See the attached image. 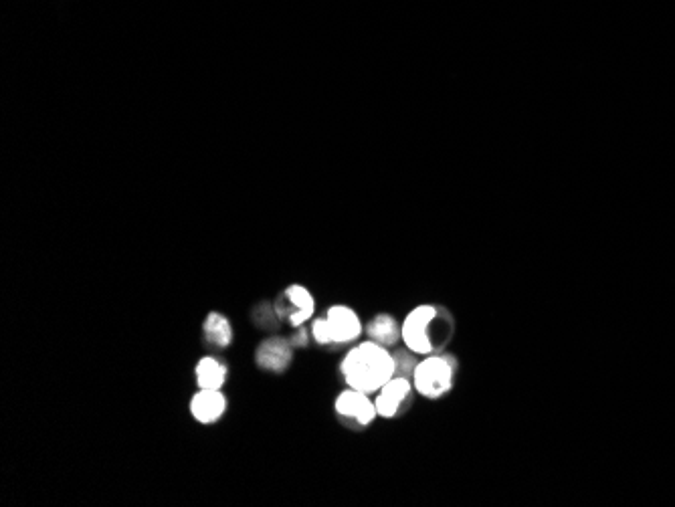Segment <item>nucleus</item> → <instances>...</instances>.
Returning a JSON list of instances; mask_svg holds the SVG:
<instances>
[{
	"label": "nucleus",
	"mask_w": 675,
	"mask_h": 507,
	"mask_svg": "<svg viewBox=\"0 0 675 507\" xmlns=\"http://www.w3.org/2000/svg\"><path fill=\"white\" fill-rule=\"evenodd\" d=\"M439 308L435 306H419L411 310V314L405 318L401 326V338L413 354L429 356L435 354L433 342H431V324L437 318Z\"/></svg>",
	"instance_id": "nucleus-4"
},
{
	"label": "nucleus",
	"mask_w": 675,
	"mask_h": 507,
	"mask_svg": "<svg viewBox=\"0 0 675 507\" xmlns=\"http://www.w3.org/2000/svg\"><path fill=\"white\" fill-rule=\"evenodd\" d=\"M364 326L358 314L348 306H332L326 318H320L312 326V334L318 344H348L358 340Z\"/></svg>",
	"instance_id": "nucleus-3"
},
{
	"label": "nucleus",
	"mask_w": 675,
	"mask_h": 507,
	"mask_svg": "<svg viewBox=\"0 0 675 507\" xmlns=\"http://www.w3.org/2000/svg\"><path fill=\"white\" fill-rule=\"evenodd\" d=\"M289 342H292V346H306L308 344V332L304 328H300V332Z\"/></svg>",
	"instance_id": "nucleus-14"
},
{
	"label": "nucleus",
	"mask_w": 675,
	"mask_h": 507,
	"mask_svg": "<svg viewBox=\"0 0 675 507\" xmlns=\"http://www.w3.org/2000/svg\"><path fill=\"white\" fill-rule=\"evenodd\" d=\"M273 310L279 320L289 322L294 328H302L314 316L316 303L306 287L289 285L275 301Z\"/></svg>",
	"instance_id": "nucleus-5"
},
{
	"label": "nucleus",
	"mask_w": 675,
	"mask_h": 507,
	"mask_svg": "<svg viewBox=\"0 0 675 507\" xmlns=\"http://www.w3.org/2000/svg\"><path fill=\"white\" fill-rule=\"evenodd\" d=\"M411 394H413V386L407 380V376L395 374L387 384H384L378 390V396L374 400L378 417H384V419L397 417L401 413V409L409 402Z\"/></svg>",
	"instance_id": "nucleus-7"
},
{
	"label": "nucleus",
	"mask_w": 675,
	"mask_h": 507,
	"mask_svg": "<svg viewBox=\"0 0 675 507\" xmlns=\"http://www.w3.org/2000/svg\"><path fill=\"white\" fill-rule=\"evenodd\" d=\"M342 374L348 388L362 390L366 394L378 392L397 374L395 354H391L387 346H380L372 340L362 342L346 354Z\"/></svg>",
	"instance_id": "nucleus-1"
},
{
	"label": "nucleus",
	"mask_w": 675,
	"mask_h": 507,
	"mask_svg": "<svg viewBox=\"0 0 675 507\" xmlns=\"http://www.w3.org/2000/svg\"><path fill=\"white\" fill-rule=\"evenodd\" d=\"M413 352H395V362H397V374L399 376H407V374H413L415 372V358L411 356Z\"/></svg>",
	"instance_id": "nucleus-13"
},
{
	"label": "nucleus",
	"mask_w": 675,
	"mask_h": 507,
	"mask_svg": "<svg viewBox=\"0 0 675 507\" xmlns=\"http://www.w3.org/2000/svg\"><path fill=\"white\" fill-rule=\"evenodd\" d=\"M366 336L368 340L380 344V346H395L401 340V326L399 322L389 314H378L366 324Z\"/></svg>",
	"instance_id": "nucleus-10"
},
{
	"label": "nucleus",
	"mask_w": 675,
	"mask_h": 507,
	"mask_svg": "<svg viewBox=\"0 0 675 507\" xmlns=\"http://www.w3.org/2000/svg\"><path fill=\"white\" fill-rule=\"evenodd\" d=\"M205 338L209 340L211 346H217V348H227L233 340V330H231V324L229 320L223 316V314H217V312H211L205 320Z\"/></svg>",
	"instance_id": "nucleus-12"
},
{
	"label": "nucleus",
	"mask_w": 675,
	"mask_h": 507,
	"mask_svg": "<svg viewBox=\"0 0 675 507\" xmlns=\"http://www.w3.org/2000/svg\"><path fill=\"white\" fill-rule=\"evenodd\" d=\"M227 382V366L219 362L213 356L201 358L197 364V384L199 388H209V390H221Z\"/></svg>",
	"instance_id": "nucleus-11"
},
{
	"label": "nucleus",
	"mask_w": 675,
	"mask_h": 507,
	"mask_svg": "<svg viewBox=\"0 0 675 507\" xmlns=\"http://www.w3.org/2000/svg\"><path fill=\"white\" fill-rule=\"evenodd\" d=\"M455 360L451 356L429 354L423 358L413 372L415 390L425 398H441L453 388Z\"/></svg>",
	"instance_id": "nucleus-2"
},
{
	"label": "nucleus",
	"mask_w": 675,
	"mask_h": 507,
	"mask_svg": "<svg viewBox=\"0 0 675 507\" xmlns=\"http://www.w3.org/2000/svg\"><path fill=\"white\" fill-rule=\"evenodd\" d=\"M292 356H294V346L289 340L283 338H269L265 342L259 344L257 352H255V360L263 370L281 374L287 370V366L292 364Z\"/></svg>",
	"instance_id": "nucleus-8"
},
{
	"label": "nucleus",
	"mask_w": 675,
	"mask_h": 507,
	"mask_svg": "<svg viewBox=\"0 0 675 507\" xmlns=\"http://www.w3.org/2000/svg\"><path fill=\"white\" fill-rule=\"evenodd\" d=\"M227 411V398L221 390L201 388L190 400V413L199 423L211 425L219 421Z\"/></svg>",
	"instance_id": "nucleus-9"
},
{
	"label": "nucleus",
	"mask_w": 675,
	"mask_h": 507,
	"mask_svg": "<svg viewBox=\"0 0 675 507\" xmlns=\"http://www.w3.org/2000/svg\"><path fill=\"white\" fill-rule=\"evenodd\" d=\"M368 396L370 394H366L362 390H354V388L342 390L338 394L336 402H334L336 415L350 425L368 427L374 421V417L378 415L374 402Z\"/></svg>",
	"instance_id": "nucleus-6"
}]
</instances>
